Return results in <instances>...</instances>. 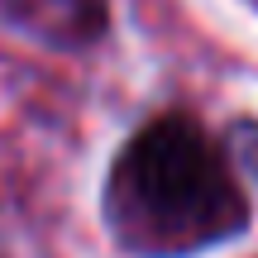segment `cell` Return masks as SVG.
<instances>
[{
  "label": "cell",
  "instance_id": "cell-1",
  "mask_svg": "<svg viewBox=\"0 0 258 258\" xmlns=\"http://www.w3.org/2000/svg\"><path fill=\"white\" fill-rule=\"evenodd\" d=\"M105 220L139 258H186L244 234L249 201L196 120L163 115L115 158Z\"/></svg>",
  "mask_w": 258,
  "mask_h": 258
},
{
  "label": "cell",
  "instance_id": "cell-2",
  "mask_svg": "<svg viewBox=\"0 0 258 258\" xmlns=\"http://www.w3.org/2000/svg\"><path fill=\"white\" fill-rule=\"evenodd\" d=\"M0 5L48 43H91L105 24V0H0Z\"/></svg>",
  "mask_w": 258,
  "mask_h": 258
},
{
  "label": "cell",
  "instance_id": "cell-3",
  "mask_svg": "<svg viewBox=\"0 0 258 258\" xmlns=\"http://www.w3.org/2000/svg\"><path fill=\"white\" fill-rule=\"evenodd\" d=\"M234 148H239L244 167L258 177V124H239V129H234Z\"/></svg>",
  "mask_w": 258,
  "mask_h": 258
}]
</instances>
